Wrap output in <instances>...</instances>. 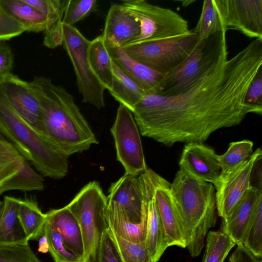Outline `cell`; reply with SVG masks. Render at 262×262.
Returning <instances> with one entry per match:
<instances>
[{"label":"cell","mask_w":262,"mask_h":262,"mask_svg":"<svg viewBox=\"0 0 262 262\" xmlns=\"http://www.w3.org/2000/svg\"><path fill=\"white\" fill-rule=\"evenodd\" d=\"M141 176L143 181L147 211L145 244L152 262H157L168 247V245L153 196L152 186L147 169Z\"/></svg>","instance_id":"cell-18"},{"label":"cell","mask_w":262,"mask_h":262,"mask_svg":"<svg viewBox=\"0 0 262 262\" xmlns=\"http://www.w3.org/2000/svg\"><path fill=\"white\" fill-rule=\"evenodd\" d=\"M43 40L45 46L54 49L63 43V29L62 20L59 21L45 31Z\"/></svg>","instance_id":"cell-43"},{"label":"cell","mask_w":262,"mask_h":262,"mask_svg":"<svg viewBox=\"0 0 262 262\" xmlns=\"http://www.w3.org/2000/svg\"><path fill=\"white\" fill-rule=\"evenodd\" d=\"M90 68L105 89L111 91L112 87L113 61L102 35L90 40L88 50Z\"/></svg>","instance_id":"cell-24"},{"label":"cell","mask_w":262,"mask_h":262,"mask_svg":"<svg viewBox=\"0 0 262 262\" xmlns=\"http://www.w3.org/2000/svg\"><path fill=\"white\" fill-rule=\"evenodd\" d=\"M194 1H182L183 6H187L189 5L190 3H193Z\"/></svg>","instance_id":"cell-47"},{"label":"cell","mask_w":262,"mask_h":262,"mask_svg":"<svg viewBox=\"0 0 262 262\" xmlns=\"http://www.w3.org/2000/svg\"><path fill=\"white\" fill-rule=\"evenodd\" d=\"M83 262H85V261H83Z\"/></svg>","instance_id":"cell-48"},{"label":"cell","mask_w":262,"mask_h":262,"mask_svg":"<svg viewBox=\"0 0 262 262\" xmlns=\"http://www.w3.org/2000/svg\"><path fill=\"white\" fill-rule=\"evenodd\" d=\"M25 159L0 132V195L21 169Z\"/></svg>","instance_id":"cell-28"},{"label":"cell","mask_w":262,"mask_h":262,"mask_svg":"<svg viewBox=\"0 0 262 262\" xmlns=\"http://www.w3.org/2000/svg\"><path fill=\"white\" fill-rule=\"evenodd\" d=\"M260 148L242 164L213 184L215 189L217 214L226 218L251 186V177L255 164L261 158Z\"/></svg>","instance_id":"cell-12"},{"label":"cell","mask_w":262,"mask_h":262,"mask_svg":"<svg viewBox=\"0 0 262 262\" xmlns=\"http://www.w3.org/2000/svg\"><path fill=\"white\" fill-rule=\"evenodd\" d=\"M200 39L193 30L187 34L128 44L122 48L133 59L161 73L178 68L192 52Z\"/></svg>","instance_id":"cell-7"},{"label":"cell","mask_w":262,"mask_h":262,"mask_svg":"<svg viewBox=\"0 0 262 262\" xmlns=\"http://www.w3.org/2000/svg\"><path fill=\"white\" fill-rule=\"evenodd\" d=\"M67 206L77 220L82 232L85 262H98L99 248L106 220L107 197L99 183L85 185Z\"/></svg>","instance_id":"cell-6"},{"label":"cell","mask_w":262,"mask_h":262,"mask_svg":"<svg viewBox=\"0 0 262 262\" xmlns=\"http://www.w3.org/2000/svg\"><path fill=\"white\" fill-rule=\"evenodd\" d=\"M46 214V221L61 235L67 248L84 261V249L79 224L67 206L51 209Z\"/></svg>","instance_id":"cell-21"},{"label":"cell","mask_w":262,"mask_h":262,"mask_svg":"<svg viewBox=\"0 0 262 262\" xmlns=\"http://www.w3.org/2000/svg\"><path fill=\"white\" fill-rule=\"evenodd\" d=\"M262 190L251 186L229 215L222 219L221 231L238 245L242 244L246 229L252 216Z\"/></svg>","instance_id":"cell-20"},{"label":"cell","mask_w":262,"mask_h":262,"mask_svg":"<svg viewBox=\"0 0 262 262\" xmlns=\"http://www.w3.org/2000/svg\"><path fill=\"white\" fill-rule=\"evenodd\" d=\"M107 197V208L120 210L131 222H140L144 193L141 176L124 173L112 183Z\"/></svg>","instance_id":"cell-15"},{"label":"cell","mask_w":262,"mask_h":262,"mask_svg":"<svg viewBox=\"0 0 262 262\" xmlns=\"http://www.w3.org/2000/svg\"><path fill=\"white\" fill-rule=\"evenodd\" d=\"M32 165L25 160L19 172L9 182L5 192L10 190L21 191H42L44 189V179Z\"/></svg>","instance_id":"cell-31"},{"label":"cell","mask_w":262,"mask_h":262,"mask_svg":"<svg viewBox=\"0 0 262 262\" xmlns=\"http://www.w3.org/2000/svg\"><path fill=\"white\" fill-rule=\"evenodd\" d=\"M205 251L202 262H224L235 244L221 231H210L206 236Z\"/></svg>","instance_id":"cell-30"},{"label":"cell","mask_w":262,"mask_h":262,"mask_svg":"<svg viewBox=\"0 0 262 262\" xmlns=\"http://www.w3.org/2000/svg\"><path fill=\"white\" fill-rule=\"evenodd\" d=\"M121 4L140 24V33L132 43L173 37L190 31L188 21L170 9L145 0L123 1Z\"/></svg>","instance_id":"cell-8"},{"label":"cell","mask_w":262,"mask_h":262,"mask_svg":"<svg viewBox=\"0 0 262 262\" xmlns=\"http://www.w3.org/2000/svg\"><path fill=\"white\" fill-rule=\"evenodd\" d=\"M0 5L21 25L25 32L38 33L46 30V17L24 0H0Z\"/></svg>","instance_id":"cell-25"},{"label":"cell","mask_w":262,"mask_h":262,"mask_svg":"<svg viewBox=\"0 0 262 262\" xmlns=\"http://www.w3.org/2000/svg\"><path fill=\"white\" fill-rule=\"evenodd\" d=\"M24 32L21 25L6 12L0 5V41L10 40Z\"/></svg>","instance_id":"cell-40"},{"label":"cell","mask_w":262,"mask_h":262,"mask_svg":"<svg viewBox=\"0 0 262 262\" xmlns=\"http://www.w3.org/2000/svg\"><path fill=\"white\" fill-rule=\"evenodd\" d=\"M153 196L165 230L168 247H186L182 225L172 199L170 184L163 177L147 168Z\"/></svg>","instance_id":"cell-14"},{"label":"cell","mask_w":262,"mask_h":262,"mask_svg":"<svg viewBox=\"0 0 262 262\" xmlns=\"http://www.w3.org/2000/svg\"><path fill=\"white\" fill-rule=\"evenodd\" d=\"M98 262H124L112 231L108 227L101 239Z\"/></svg>","instance_id":"cell-39"},{"label":"cell","mask_w":262,"mask_h":262,"mask_svg":"<svg viewBox=\"0 0 262 262\" xmlns=\"http://www.w3.org/2000/svg\"><path fill=\"white\" fill-rule=\"evenodd\" d=\"M253 143L243 140L231 142L226 152L217 156L223 178L244 163L253 153Z\"/></svg>","instance_id":"cell-29"},{"label":"cell","mask_w":262,"mask_h":262,"mask_svg":"<svg viewBox=\"0 0 262 262\" xmlns=\"http://www.w3.org/2000/svg\"><path fill=\"white\" fill-rule=\"evenodd\" d=\"M113 234L124 262H152L145 242L132 243Z\"/></svg>","instance_id":"cell-35"},{"label":"cell","mask_w":262,"mask_h":262,"mask_svg":"<svg viewBox=\"0 0 262 262\" xmlns=\"http://www.w3.org/2000/svg\"><path fill=\"white\" fill-rule=\"evenodd\" d=\"M64 48L73 65L82 102L100 109L105 106V90L92 72L88 61L90 40L74 26L62 23Z\"/></svg>","instance_id":"cell-9"},{"label":"cell","mask_w":262,"mask_h":262,"mask_svg":"<svg viewBox=\"0 0 262 262\" xmlns=\"http://www.w3.org/2000/svg\"><path fill=\"white\" fill-rule=\"evenodd\" d=\"M38 241V251L42 253H46L49 252V245L46 236L43 234Z\"/></svg>","instance_id":"cell-45"},{"label":"cell","mask_w":262,"mask_h":262,"mask_svg":"<svg viewBox=\"0 0 262 262\" xmlns=\"http://www.w3.org/2000/svg\"><path fill=\"white\" fill-rule=\"evenodd\" d=\"M220 31L232 29L262 40V0H213Z\"/></svg>","instance_id":"cell-11"},{"label":"cell","mask_w":262,"mask_h":262,"mask_svg":"<svg viewBox=\"0 0 262 262\" xmlns=\"http://www.w3.org/2000/svg\"><path fill=\"white\" fill-rule=\"evenodd\" d=\"M0 98L42 134L40 106L29 82L12 73L9 74L0 80Z\"/></svg>","instance_id":"cell-13"},{"label":"cell","mask_w":262,"mask_h":262,"mask_svg":"<svg viewBox=\"0 0 262 262\" xmlns=\"http://www.w3.org/2000/svg\"><path fill=\"white\" fill-rule=\"evenodd\" d=\"M42 13L47 18V29L62 20L64 1L61 0H24Z\"/></svg>","instance_id":"cell-38"},{"label":"cell","mask_w":262,"mask_h":262,"mask_svg":"<svg viewBox=\"0 0 262 262\" xmlns=\"http://www.w3.org/2000/svg\"><path fill=\"white\" fill-rule=\"evenodd\" d=\"M225 31L200 40L191 54L175 70L165 75L157 95H177L193 85L208 70L228 59Z\"/></svg>","instance_id":"cell-5"},{"label":"cell","mask_w":262,"mask_h":262,"mask_svg":"<svg viewBox=\"0 0 262 262\" xmlns=\"http://www.w3.org/2000/svg\"><path fill=\"white\" fill-rule=\"evenodd\" d=\"M0 262H40L28 244L0 245Z\"/></svg>","instance_id":"cell-37"},{"label":"cell","mask_w":262,"mask_h":262,"mask_svg":"<svg viewBox=\"0 0 262 262\" xmlns=\"http://www.w3.org/2000/svg\"><path fill=\"white\" fill-rule=\"evenodd\" d=\"M113 78L110 94L120 104L133 112L145 92L128 75L113 61Z\"/></svg>","instance_id":"cell-26"},{"label":"cell","mask_w":262,"mask_h":262,"mask_svg":"<svg viewBox=\"0 0 262 262\" xmlns=\"http://www.w3.org/2000/svg\"><path fill=\"white\" fill-rule=\"evenodd\" d=\"M140 33L139 23L120 4H112L108 11L102 38L109 47L123 48Z\"/></svg>","instance_id":"cell-17"},{"label":"cell","mask_w":262,"mask_h":262,"mask_svg":"<svg viewBox=\"0 0 262 262\" xmlns=\"http://www.w3.org/2000/svg\"><path fill=\"white\" fill-rule=\"evenodd\" d=\"M237 245L229 258V262H261L260 258L255 256L244 245Z\"/></svg>","instance_id":"cell-44"},{"label":"cell","mask_w":262,"mask_h":262,"mask_svg":"<svg viewBox=\"0 0 262 262\" xmlns=\"http://www.w3.org/2000/svg\"><path fill=\"white\" fill-rule=\"evenodd\" d=\"M3 208H4L3 201H0V220H1L2 213H3Z\"/></svg>","instance_id":"cell-46"},{"label":"cell","mask_w":262,"mask_h":262,"mask_svg":"<svg viewBox=\"0 0 262 262\" xmlns=\"http://www.w3.org/2000/svg\"><path fill=\"white\" fill-rule=\"evenodd\" d=\"M193 30L198 34L200 40L206 39L210 35L219 31L217 27L216 14L213 0L203 1L200 18Z\"/></svg>","instance_id":"cell-36"},{"label":"cell","mask_w":262,"mask_h":262,"mask_svg":"<svg viewBox=\"0 0 262 262\" xmlns=\"http://www.w3.org/2000/svg\"><path fill=\"white\" fill-rule=\"evenodd\" d=\"M116 151L117 160L125 173L139 176L146 169L139 130L133 113L120 104L111 129Z\"/></svg>","instance_id":"cell-10"},{"label":"cell","mask_w":262,"mask_h":262,"mask_svg":"<svg viewBox=\"0 0 262 262\" xmlns=\"http://www.w3.org/2000/svg\"><path fill=\"white\" fill-rule=\"evenodd\" d=\"M18 217L29 241L38 240L43 234L46 214L41 211L35 199H20Z\"/></svg>","instance_id":"cell-27"},{"label":"cell","mask_w":262,"mask_h":262,"mask_svg":"<svg viewBox=\"0 0 262 262\" xmlns=\"http://www.w3.org/2000/svg\"><path fill=\"white\" fill-rule=\"evenodd\" d=\"M245 102L249 104L262 106V68L258 70L248 88Z\"/></svg>","instance_id":"cell-41"},{"label":"cell","mask_w":262,"mask_h":262,"mask_svg":"<svg viewBox=\"0 0 262 262\" xmlns=\"http://www.w3.org/2000/svg\"><path fill=\"white\" fill-rule=\"evenodd\" d=\"M97 3L96 0L64 1L62 23L73 26L93 12L96 9Z\"/></svg>","instance_id":"cell-34"},{"label":"cell","mask_w":262,"mask_h":262,"mask_svg":"<svg viewBox=\"0 0 262 262\" xmlns=\"http://www.w3.org/2000/svg\"><path fill=\"white\" fill-rule=\"evenodd\" d=\"M14 55L11 48L5 41H0V80L11 73Z\"/></svg>","instance_id":"cell-42"},{"label":"cell","mask_w":262,"mask_h":262,"mask_svg":"<svg viewBox=\"0 0 262 262\" xmlns=\"http://www.w3.org/2000/svg\"><path fill=\"white\" fill-rule=\"evenodd\" d=\"M262 68V40L208 70L176 96L145 94L133 114L140 133L167 146L203 143L215 130L240 124L262 106L245 102L249 86Z\"/></svg>","instance_id":"cell-1"},{"label":"cell","mask_w":262,"mask_h":262,"mask_svg":"<svg viewBox=\"0 0 262 262\" xmlns=\"http://www.w3.org/2000/svg\"><path fill=\"white\" fill-rule=\"evenodd\" d=\"M217 156L213 148L203 143H186L180 160V168L200 180L213 184L221 173Z\"/></svg>","instance_id":"cell-16"},{"label":"cell","mask_w":262,"mask_h":262,"mask_svg":"<svg viewBox=\"0 0 262 262\" xmlns=\"http://www.w3.org/2000/svg\"><path fill=\"white\" fill-rule=\"evenodd\" d=\"M170 190L186 247L191 256H198L204 247L209 230L216 222L215 188L180 168L170 184Z\"/></svg>","instance_id":"cell-3"},{"label":"cell","mask_w":262,"mask_h":262,"mask_svg":"<svg viewBox=\"0 0 262 262\" xmlns=\"http://www.w3.org/2000/svg\"><path fill=\"white\" fill-rule=\"evenodd\" d=\"M29 83L40 106L42 134L61 152L69 157L98 143L66 89L45 77H36Z\"/></svg>","instance_id":"cell-2"},{"label":"cell","mask_w":262,"mask_h":262,"mask_svg":"<svg viewBox=\"0 0 262 262\" xmlns=\"http://www.w3.org/2000/svg\"><path fill=\"white\" fill-rule=\"evenodd\" d=\"M105 46L113 62L133 78L146 94L158 93L166 74L133 59L122 48Z\"/></svg>","instance_id":"cell-19"},{"label":"cell","mask_w":262,"mask_h":262,"mask_svg":"<svg viewBox=\"0 0 262 262\" xmlns=\"http://www.w3.org/2000/svg\"><path fill=\"white\" fill-rule=\"evenodd\" d=\"M105 216L108 227L115 234L132 243L145 242L147 211L145 198L141 220L138 223L131 222L122 211L117 209L106 207Z\"/></svg>","instance_id":"cell-23"},{"label":"cell","mask_w":262,"mask_h":262,"mask_svg":"<svg viewBox=\"0 0 262 262\" xmlns=\"http://www.w3.org/2000/svg\"><path fill=\"white\" fill-rule=\"evenodd\" d=\"M242 244L255 256H262V196L256 205L252 216L245 233Z\"/></svg>","instance_id":"cell-32"},{"label":"cell","mask_w":262,"mask_h":262,"mask_svg":"<svg viewBox=\"0 0 262 262\" xmlns=\"http://www.w3.org/2000/svg\"><path fill=\"white\" fill-rule=\"evenodd\" d=\"M0 132L42 176L59 179L68 171V156L0 98Z\"/></svg>","instance_id":"cell-4"},{"label":"cell","mask_w":262,"mask_h":262,"mask_svg":"<svg viewBox=\"0 0 262 262\" xmlns=\"http://www.w3.org/2000/svg\"><path fill=\"white\" fill-rule=\"evenodd\" d=\"M49 245V251L55 262H83L66 246L60 234L47 221L43 230Z\"/></svg>","instance_id":"cell-33"},{"label":"cell","mask_w":262,"mask_h":262,"mask_svg":"<svg viewBox=\"0 0 262 262\" xmlns=\"http://www.w3.org/2000/svg\"><path fill=\"white\" fill-rule=\"evenodd\" d=\"M20 199L5 196L0 220V245L29 243L18 217Z\"/></svg>","instance_id":"cell-22"}]
</instances>
